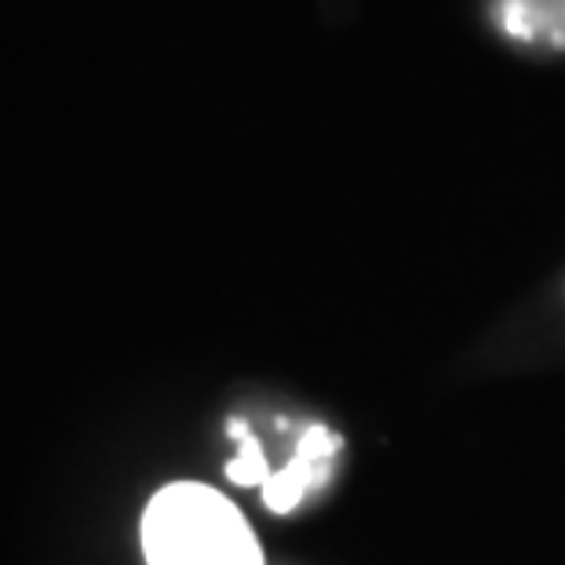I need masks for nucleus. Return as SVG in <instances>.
<instances>
[{
  "label": "nucleus",
  "mask_w": 565,
  "mask_h": 565,
  "mask_svg": "<svg viewBox=\"0 0 565 565\" xmlns=\"http://www.w3.org/2000/svg\"><path fill=\"white\" fill-rule=\"evenodd\" d=\"M343 438L332 435L324 424H310L299 435L292 456L267 478V486L259 489L263 508L274 514H292L299 503L315 497L318 489L329 486L332 478V460L340 456Z\"/></svg>",
  "instance_id": "nucleus-2"
},
{
  "label": "nucleus",
  "mask_w": 565,
  "mask_h": 565,
  "mask_svg": "<svg viewBox=\"0 0 565 565\" xmlns=\"http://www.w3.org/2000/svg\"><path fill=\"white\" fill-rule=\"evenodd\" d=\"M147 565H267L242 508L204 482H168L142 511Z\"/></svg>",
  "instance_id": "nucleus-1"
}]
</instances>
